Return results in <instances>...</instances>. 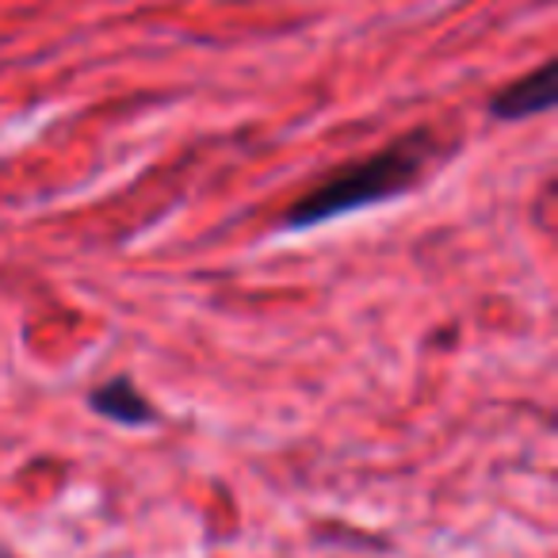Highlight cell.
<instances>
[{
  "mask_svg": "<svg viewBox=\"0 0 558 558\" xmlns=\"http://www.w3.org/2000/svg\"><path fill=\"white\" fill-rule=\"evenodd\" d=\"M550 108H555V62H543L535 73L512 81L509 88H501V93L486 104L489 116L501 119V123L543 116V111H550Z\"/></svg>",
  "mask_w": 558,
  "mask_h": 558,
  "instance_id": "7a4b0ae2",
  "label": "cell"
},
{
  "mask_svg": "<svg viewBox=\"0 0 558 558\" xmlns=\"http://www.w3.org/2000/svg\"><path fill=\"white\" fill-rule=\"evenodd\" d=\"M88 405H93L100 417L116 421V425L142 428V425H154L157 421V410L146 402V395H142L126 375H119V379H108V383H100V387L88 390Z\"/></svg>",
  "mask_w": 558,
  "mask_h": 558,
  "instance_id": "3957f363",
  "label": "cell"
},
{
  "mask_svg": "<svg viewBox=\"0 0 558 558\" xmlns=\"http://www.w3.org/2000/svg\"><path fill=\"white\" fill-rule=\"evenodd\" d=\"M440 154V134L428 131V126L402 134L387 149L364 157V161L344 165L333 177L322 180L318 187H311L303 199H295L288 207L283 226L288 230H314V226L356 215V210L375 207V203L398 199V195H405L410 187L421 184V177L433 169Z\"/></svg>",
  "mask_w": 558,
  "mask_h": 558,
  "instance_id": "6da1fadb",
  "label": "cell"
},
{
  "mask_svg": "<svg viewBox=\"0 0 558 558\" xmlns=\"http://www.w3.org/2000/svg\"><path fill=\"white\" fill-rule=\"evenodd\" d=\"M0 558H20V555H16V550L4 547V543H0Z\"/></svg>",
  "mask_w": 558,
  "mask_h": 558,
  "instance_id": "277c9868",
  "label": "cell"
}]
</instances>
